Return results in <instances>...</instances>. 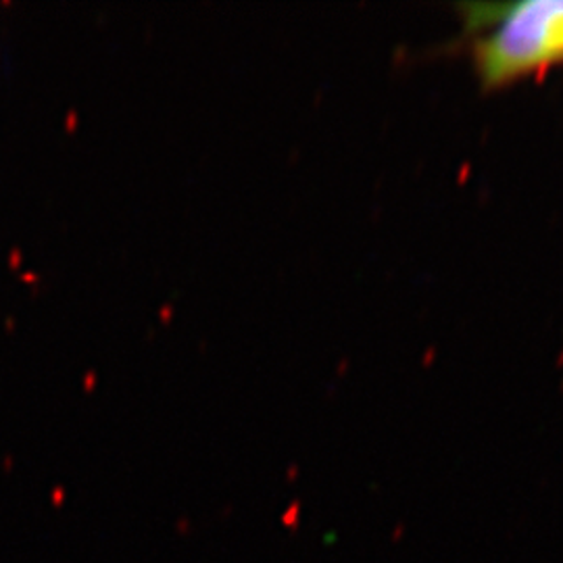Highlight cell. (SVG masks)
<instances>
[{
    "label": "cell",
    "instance_id": "1",
    "mask_svg": "<svg viewBox=\"0 0 563 563\" xmlns=\"http://www.w3.org/2000/svg\"><path fill=\"white\" fill-rule=\"evenodd\" d=\"M563 59V0H534L507 11L504 25L476 46L483 81L493 88Z\"/></svg>",
    "mask_w": 563,
    "mask_h": 563
}]
</instances>
